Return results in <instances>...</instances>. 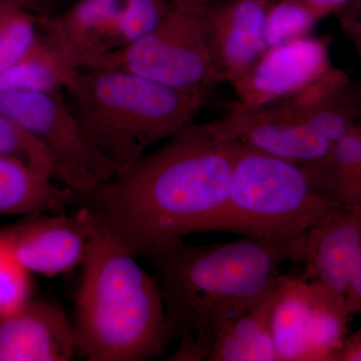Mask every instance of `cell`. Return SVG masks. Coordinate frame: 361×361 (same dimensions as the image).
<instances>
[{
    "mask_svg": "<svg viewBox=\"0 0 361 361\" xmlns=\"http://www.w3.org/2000/svg\"><path fill=\"white\" fill-rule=\"evenodd\" d=\"M239 144L193 123L109 180L89 205L135 256L188 234L210 231L231 188Z\"/></svg>",
    "mask_w": 361,
    "mask_h": 361,
    "instance_id": "cell-1",
    "label": "cell"
},
{
    "mask_svg": "<svg viewBox=\"0 0 361 361\" xmlns=\"http://www.w3.org/2000/svg\"><path fill=\"white\" fill-rule=\"evenodd\" d=\"M290 241L246 239L195 245L183 238L139 254L153 266L178 348L170 360H208L228 320L276 287Z\"/></svg>",
    "mask_w": 361,
    "mask_h": 361,
    "instance_id": "cell-2",
    "label": "cell"
},
{
    "mask_svg": "<svg viewBox=\"0 0 361 361\" xmlns=\"http://www.w3.org/2000/svg\"><path fill=\"white\" fill-rule=\"evenodd\" d=\"M92 212L73 323L80 355L90 361L163 357L174 334L158 282L106 220Z\"/></svg>",
    "mask_w": 361,
    "mask_h": 361,
    "instance_id": "cell-3",
    "label": "cell"
},
{
    "mask_svg": "<svg viewBox=\"0 0 361 361\" xmlns=\"http://www.w3.org/2000/svg\"><path fill=\"white\" fill-rule=\"evenodd\" d=\"M63 92L87 141L116 176L195 123L206 99L116 71H75Z\"/></svg>",
    "mask_w": 361,
    "mask_h": 361,
    "instance_id": "cell-4",
    "label": "cell"
},
{
    "mask_svg": "<svg viewBox=\"0 0 361 361\" xmlns=\"http://www.w3.org/2000/svg\"><path fill=\"white\" fill-rule=\"evenodd\" d=\"M341 211L298 164L239 145L229 196L210 231L290 241Z\"/></svg>",
    "mask_w": 361,
    "mask_h": 361,
    "instance_id": "cell-5",
    "label": "cell"
},
{
    "mask_svg": "<svg viewBox=\"0 0 361 361\" xmlns=\"http://www.w3.org/2000/svg\"><path fill=\"white\" fill-rule=\"evenodd\" d=\"M80 70L123 71L204 97L222 82L209 44L206 6L195 0H171L151 32L122 49L90 59Z\"/></svg>",
    "mask_w": 361,
    "mask_h": 361,
    "instance_id": "cell-6",
    "label": "cell"
},
{
    "mask_svg": "<svg viewBox=\"0 0 361 361\" xmlns=\"http://www.w3.org/2000/svg\"><path fill=\"white\" fill-rule=\"evenodd\" d=\"M171 0H77L66 11L37 16L40 37L80 70L151 32Z\"/></svg>",
    "mask_w": 361,
    "mask_h": 361,
    "instance_id": "cell-7",
    "label": "cell"
},
{
    "mask_svg": "<svg viewBox=\"0 0 361 361\" xmlns=\"http://www.w3.org/2000/svg\"><path fill=\"white\" fill-rule=\"evenodd\" d=\"M0 111L47 147L58 165L59 183L92 198L116 173L90 144L63 90H0Z\"/></svg>",
    "mask_w": 361,
    "mask_h": 361,
    "instance_id": "cell-8",
    "label": "cell"
},
{
    "mask_svg": "<svg viewBox=\"0 0 361 361\" xmlns=\"http://www.w3.org/2000/svg\"><path fill=\"white\" fill-rule=\"evenodd\" d=\"M351 316L343 297L324 285L281 275L272 314L277 361H336Z\"/></svg>",
    "mask_w": 361,
    "mask_h": 361,
    "instance_id": "cell-9",
    "label": "cell"
},
{
    "mask_svg": "<svg viewBox=\"0 0 361 361\" xmlns=\"http://www.w3.org/2000/svg\"><path fill=\"white\" fill-rule=\"evenodd\" d=\"M39 213L4 228L25 269L54 277L82 264L89 249L94 212L82 206L75 215Z\"/></svg>",
    "mask_w": 361,
    "mask_h": 361,
    "instance_id": "cell-10",
    "label": "cell"
},
{
    "mask_svg": "<svg viewBox=\"0 0 361 361\" xmlns=\"http://www.w3.org/2000/svg\"><path fill=\"white\" fill-rule=\"evenodd\" d=\"M327 37H307L268 49L250 70L231 85L236 103L260 108L310 85L332 68Z\"/></svg>",
    "mask_w": 361,
    "mask_h": 361,
    "instance_id": "cell-11",
    "label": "cell"
},
{
    "mask_svg": "<svg viewBox=\"0 0 361 361\" xmlns=\"http://www.w3.org/2000/svg\"><path fill=\"white\" fill-rule=\"evenodd\" d=\"M209 125L222 139L304 165L324 158L334 145L274 106L245 108L236 102Z\"/></svg>",
    "mask_w": 361,
    "mask_h": 361,
    "instance_id": "cell-12",
    "label": "cell"
},
{
    "mask_svg": "<svg viewBox=\"0 0 361 361\" xmlns=\"http://www.w3.org/2000/svg\"><path fill=\"white\" fill-rule=\"evenodd\" d=\"M271 0H221L206 6L214 66L221 82L247 73L267 51L265 23Z\"/></svg>",
    "mask_w": 361,
    "mask_h": 361,
    "instance_id": "cell-13",
    "label": "cell"
},
{
    "mask_svg": "<svg viewBox=\"0 0 361 361\" xmlns=\"http://www.w3.org/2000/svg\"><path fill=\"white\" fill-rule=\"evenodd\" d=\"M289 261L302 263L301 277L324 285L344 299L361 266V218L341 211L323 221L291 240Z\"/></svg>",
    "mask_w": 361,
    "mask_h": 361,
    "instance_id": "cell-14",
    "label": "cell"
},
{
    "mask_svg": "<svg viewBox=\"0 0 361 361\" xmlns=\"http://www.w3.org/2000/svg\"><path fill=\"white\" fill-rule=\"evenodd\" d=\"M78 355L75 324L58 303L30 298L0 318V361H68Z\"/></svg>",
    "mask_w": 361,
    "mask_h": 361,
    "instance_id": "cell-15",
    "label": "cell"
},
{
    "mask_svg": "<svg viewBox=\"0 0 361 361\" xmlns=\"http://www.w3.org/2000/svg\"><path fill=\"white\" fill-rule=\"evenodd\" d=\"M271 104L334 145L360 120L361 90L355 89L345 71L332 66L307 87Z\"/></svg>",
    "mask_w": 361,
    "mask_h": 361,
    "instance_id": "cell-16",
    "label": "cell"
},
{
    "mask_svg": "<svg viewBox=\"0 0 361 361\" xmlns=\"http://www.w3.org/2000/svg\"><path fill=\"white\" fill-rule=\"evenodd\" d=\"M20 161L0 155V216L61 213L89 199Z\"/></svg>",
    "mask_w": 361,
    "mask_h": 361,
    "instance_id": "cell-17",
    "label": "cell"
},
{
    "mask_svg": "<svg viewBox=\"0 0 361 361\" xmlns=\"http://www.w3.org/2000/svg\"><path fill=\"white\" fill-rule=\"evenodd\" d=\"M277 286L221 327L209 351V361H277L272 334Z\"/></svg>",
    "mask_w": 361,
    "mask_h": 361,
    "instance_id": "cell-18",
    "label": "cell"
},
{
    "mask_svg": "<svg viewBox=\"0 0 361 361\" xmlns=\"http://www.w3.org/2000/svg\"><path fill=\"white\" fill-rule=\"evenodd\" d=\"M77 70L39 35L32 49L0 75V90H63L71 73Z\"/></svg>",
    "mask_w": 361,
    "mask_h": 361,
    "instance_id": "cell-19",
    "label": "cell"
},
{
    "mask_svg": "<svg viewBox=\"0 0 361 361\" xmlns=\"http://www.w3.org/2000/svg\"><path fill=\"white\" fill-rule=\"evenodd\" d=\"M0 155L13 159L59 183L58 165L37 137L0 111Z\"/></svg>",
    "mask_w": 361,
    "mask_h": 361,
    "instance_id": "cell-20",
    "label": "cell"
},
{
    "mask_svg": "<svg viewBox=\"0 0 361 361\" xmlns=\"http://www.w3.org/2000/svg\"><path fill=\"white\" fill-rule=\"evenodd\" d=\"M37 16L18 6L0 9V75L37 44L39 39Z\"/></svg>",
    "mask_w": 361,
    "mask_h": 361,
    "instance_id": "cell-21",
    "label": "cell"
},
{
    "mask_svg": "<svg viewBox=\"0 0 361 361\" xmlns=\"http://www.w3.org/2000/svg\"><path fill=\"white\" fill-rule=\"evenodd\" d=\"M318 20L310 7L299 0H271L265 23L267 49L310 37Z\"/></svg>",
    "mask_w": 361,
    "mask_h": 361,
    "instance_id": "cell-22",
    "label": "cell"
},
{
    "mask_svg": "<svg viewBox=\"0 0 361 361\" xmlns=\"http://www.w3.org/2000/svg\"><path fill=\"white\" fill-rule=\"evenodd\" d=\"M32 273L14 254L11 240L0 229V318L11 314L32 298Z\"/></svg>",
    "mask_w": 361,
    "mask_h": 361,
    "instance_id": "cell-23",
    "label": "cell"
},
{
    "mask_svg": "<svg viewBox=\"0 0 361 361\" xmlns=\"http://www.w3.org/2000/svg\"><path fill=\"white\" fill-rule=\"evenodd\" d=\"M341 21L344 32L355 45L361 66V4L357 8L344 13Z\"/></svg>",
    "mask_w": 361,
    "mask_h": 361,
    "instance_id": "cell-24",
    "label": "cell"
},
{
    "mask_svg": "<svg viewBox=\"0 0 361 361\" xmlns=\"http://www.w3.org/2000/svg\"><path fill=\"white\" fill-rule=\"evenodd\" d=\"M336 361H361V326L345 337Z\"/></svg>",
    "mask_w": 361,
    "mask_h": 361,
    "instance_id": "cell-25",
    "label": "cell"
},
{
    "mask_svg": "<svg viewBox=\"0 0 361 361\" xmlns=\"http://www.w3.org/2000/svg\"><path fill=\"white\" fill-rule=\"evenodd\" d=\"M8 6L23 7L37 16L56 13V4L52 0H0V9Z\"/></svg>",
    "mask_w": 361,
    "mask_h": 361,
    "instance_id": "cell-26",
    "label": "cell"
},
{
    "mask_svg": "<svg viewBox=\"0 0 361 361\" xmlns=\"http://www.w3.org/2000/svg\"><path fill=\"white\" fill-rule=\"evenodd\" d=\"M299 1L310 7L317 18L322 20L327 14L345 6L349 0H299Z\"/></svg>",
    "mask_w": 361,
    "mask_h": 361,
    "instance_id": "cell-27",
    "label": "cell"
},
{
    "mask_svg": "<svg viewBox=\"0 0 361 361\" xmlns=\"http://www.w3.org/2000/svg\"><path fill=\"white\" fill-rule=\"evenodd\" d=\"M356 129L358 130V134H360V141H361V116L360 120L356 123ZM348 213L353 214V215L357 216V217L361 218V179H360V190H358L357 197H356V200L355 204H353V208L350 209Z\"/></svg>",
    "mask_w": 361,
    "mask_h": 361,
    "instance_id": "cell-28",
    "label": "cell"
},
{
    "mask_svg": "<svg viewBox=\"0 0 361 361\" xmlns=\"http://www.w3.org/2000/svg\"><path fill=\"white\" fill-rule=\"evenodd\" d=\"M195 1L198 2L200 4H215V2L221 1V0H195Z\"/></svg>",
    "mask_w": 361,
    "mask_h": 361,
    "instance_id": "cell-29",
    "label": "cell"
}]
</instances>
